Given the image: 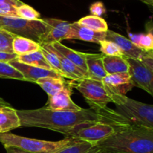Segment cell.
I'll return each instance as SVG.
<instances>
[{
	"instance_id": "obj_1",
	"label": "cell",
	"mask_w": 153,
	"mask_h": 153,
	"mask_svg": "<svg viewBox=\"0 0 153 153\" xmlns=\"http://www.w3.org/2000/svg\"><path fill=\"white\" fill-rule=\"evenodd\" d=\"M21 127H37L60 132L65 135L76 127L85 123H106L114 126L130 123L114 109L103 111L93 108L79 111H52L43 107L34 110H16Z\"/></svg>"
},
{
	"instance_id": "obj_2",
	"label": "cell",
	"mask_w": 153,
	"mask_h": 153,
	"mask_svg": "<svg viewBox=\"0 0 153 153\" xmlns=\"http://www.w3.org/2000/svg\"><path fill=\"white\" fill-rule=\"evenodd\" d=\"M95 146L105 153H153V129L127 123Z\"/></svg>"
},
{
	"instance_id": "obj_3",
	"label": "cell",
	"mask_w": 153,
	"mask_h": 153,
	"mask_svg": "<svg viewBox=\"0 0 153 153\" xmlns=\"http://www.w3.org/2000/svg\"><path fill=\"white\" fill-rule=\"evenodd\" d=\"M79 140L73 137H66L58 141H49L22 137L10 131L0 133V143L4 147L15 146L31 153H54Z\"/></svg>"
},
{
	"instance_id": "obj_4",
	"label": "cell",
	"mask_w": 153,
	"mask_h": 153,
	"mask_svg": "<svg viewBox=\"0 0 153 153\" xmlns=\"http://www.w3.org/2000/svg\"><path fill=\"white\" fill-rule=\"evenodd\" d=\"M114 111L128 123L153 129V105L128 98L126 95L115 96Z\"/></svg>"
},
{
	"instance_id": "obj_5",
	"label": "cell",
	"mask_w": 153,
	"mask_h": 153,
	"mask_svg": "<svg viewBox=\"0 0 153 153\" xmlns=\"http://www.w3.org/2000/svg\"><path fill=\"white\" fill-rule=\"evenodd\" d=\"M69 85L82 94L91 108L99 111L108 108V104L113 103V98L116 95L101 81L85 79L72 81Z\"/></svg>"
},
{
	"instance_id": "obj_6",
	"label": "cell",
	"mask_w": 153,
	"mask_h": 153,
	"mask_svg": "<svg viewBox=\"0 0 153 153\" xmlns=\"http://www.w3.org/2000/svg\"><path fill=\"white\" fill-rule=\"evenodd\" d=\"M0 28L15 36L31 39L39 44L49 29L48 25L42 19L29 21L19 17L1 16H0Z\"/></svg>"
},
{
	"instance_id": "obj_7",
	"label": "cell",
	"mask_w": 153,
	"mask_h": 153,
	"mask_svg": "<svg viewBox=\"0 0 153 153\" xmlns=\"http://www.w3.org/2000/svg\"><path fill=\"white\" fill-rule=\"evenodd\" d=\"M117 126H114L106 123L82 124L67 132L65 135L67 137H73L95 145L98 142L105 140L114 134Z\"/></svg>"
},
{
	"instance_id": "obj_8",
	"label": "cell",
	"mask_w": 153,
	"mask_h": 153,
	"mask_svg": "<svg viewBox=\"0 0 153 153\" xmlns=\"http://www.w3.org/2000/svg\"><path fill=\"white\" fill-rule=\"evenodd\" d=\"M124 57L129 65L128 73L134 86L141 88L153 97L152 72L139 60Z\"/></svg>"
},
{
	"instance_id": "obj_9",
	"label": "cell",
	"mask_w": 153,
	"mask_h": 153,
	"mask_svg": "<svg viewBox=\"0 0 153 153\" xmlns=\"http://www.w3.org/2000/svg\"><path fill=\"white\" fill-rule=\"evenodd\" d=\"M42 20L48 25L49 29L40 41V46L52 44L56 42H61L63 40H67L70 30V22L54 18H44L42 19Z\"/></svg>"
},
{
	"instance_id": "obj_10",
	"label": "cell",
	"mask_w": 153,
	"mask_h": 153,
	"mask_svg": "<svg viewBox=\"0 0 153 153\" xmlns=\"http://www.w3.org/2000/svg\"><path fill=\"white\" fill-rule=\"evenodd\" d=\"M71 89L65 85L58 94L49 97L47 105L45 107L52 111H79L82 108L76 105L71 99Z\"/></svg>"
},
{
	"instance_id": "obj_11",
	"label": "cell",
	"mask_w": 153,
	"mask_h": 153,
	"mask_svg": "<svg viewBox=\"0 0 153 153\" xmlns=\"http://www.w3.org/2000/svg\"><path fill=\"white\" fill-rule=\"evenodd\" d=\"M10 65L19 70L25 79V82L37 83V80L45 77H54V78H64L61 74L57 73L53 70H46V69L39 68L34 66L28 65L19 62L16 58L12 60L9 62Z\"/></svg>"
},
{
	"instance_id": "obj_12",
	"label": "cell",
	"mask_w": 153,
	"mask_h": 153,
	"mask_svg": "<svg viewBox=\"0 0 153 153\" xmlns=\"http://www.w3.org/2000/svg\"><path fill=\"white\" fill-rule=\"evenodd\" d=\"M105 40L116 43L121 49L124 56L128 58L140 61L142 57L146 53L145 51L135 46L129 39L109 29L106 32Z\"/></svg>"
},
{
	"instance_id": "obj_13",
	"label": "cell",
	"mask_w": 153,
	"mask_h": 153,
	"mask_svg": "<svg viewBox=\"0 0 153 153\" xmlns=\"http://www.w3.org/2000/svg\"><path fill=\"white\" fill-rule=\"evenodd\" d=\"M102 82L111 91L119 95H126L134 87L128 73L107 75Z\"/></svg>"
},
{
	"instance_id": "obj_14",
	"label": "cell",
	"mask_w": 153,
	"mask_h": 153,
	"mask_svg": "<svg viewBox=\"0 0 153 153\" xmlns=\"http://www.w3.org/2000/svg\"><path fill=\"white\" fill-rule=\"evenodd\" d=\"M106 38V32H97L88 28L82 26L74 22L70 25V30L67 35V40H80L85 42L100 44V42L105 40Z\"/></svg>"
},
{
	"instance_id": "obj_15",
	"label": "cell",
	"mask_w": 153,
	"mask_h": 153,
	"mask_svg": "<svg viewBox=\"0 0 153 153\" xmlns=\"http://www.w3.org/2000/svg\"><path fill=\"white\" fill-rule=\"evenodd\" d=\"M103 56L104 55L102 53H85L88 79L102 82V79L107 76L108 74L105 70L103 65Z\"/></svg>"
},
{
	"instance_id": "obj_16",
	"label": "cell",
	"mask_w": 153,
	"mask_h": 153,
	"mask_svg": "<svg viewBox=\"0 0 153 153\" xmlns=\"http://www.w3.org/2000/svg\"><path fill=\"white\" fill-rule=\"evenodd\" d=\"M21 127L20 120L16 109L10 105L0 108V128L1 133L9 132L11 130Z\"/></svg>"
},
{
	"instance_id": "obj_17",
	"label": "cell",
	"mask_w": 153,
	"mask_h": 153,
	"mask_svg": "<svg viewBox=\"0 0 153 153\" xmlns=\"http://www.w3.org/2000/svg\"><path fill=\"white\" fill-rule=\"evenodd\" d=\"M55 51L57 55H58V58H59L60 63H61V70H62L63 76H64V78L70 79L72 81H77L88 79V75L87 72L84 71L80 67H79L76 64H73V62L67 59L65 57L63 56L57 50L55 49Z\"/></svg>"
},
{
	"instance_id": "obj_18",
	"label": "cell",
	"mask_w": 153,
	"mask_h": 153,
	"mask_svg": "<svg viewBox=\"0 0 153 153\" xmlns=\"http://www.w3.org/2000/svg\"><path fill=\"white\" fill-rule=\"evenodd\" d=\"M52 47L58 51V52L61 54L64 57H65L67 59L73 62L79 67L84 70V71H88V67L86 64V57L85 53L72 49L67 46H64L61 42H56L51 44Z\"/></svg>"
},
{
	"instance_id": "obj_19",
	"label": "cell",
	"mask_w": 153,
	"mask_h": 153,
	"mask_svg": "<svg viewBox=\"0 0 153 153\" xmlns=\"http://www.w3.org/2000/svg\"><path fill=\"white\" fill-rule=\"evenodd\" d=\"M102 61L105 70L108 75L128 73L129 65L124 56H105L104 55Z\"/></svg>"
},
{
	"instance_id": "obj_20",
	"label": "cell",
	"mask_w": 153,
	"mask_h": 153,
	"mask_svg": "<svg viewBox=\"0 0 153 153\" xmlns=\"http://www.w3.org/2000/svg\"><path fill=\"white\" fill-rule=\"evenodd\" d=\"M12 48L13 53L19 56L39 51L40 49V45L31 39L16 36L13 40Z\"/></svg>"
},
{
	"instance_id": "obj_21",
	"label": "cell",
	"mask_w": 153,
	"mask_h": 153,
	"mask_svg": "<svg viewBox=\"0 0 153 153\" xmlns=\"http://www.w3.org/2000/svg\"><path fill=\"white\" fill-rule=\"evenodd\" d=\"M49 97L58 94L65 86L64 78L45 77L37 80V83Z\"/></svg>"
},
{
	"instance_id": "obj_22",
	"label": "cell",
	"mask_w": 153,
	"mask_h": 153,
	"mask_svg": "<svg viewBox=\"0 0 153 153\" xmlns=\"http://www.w3.org/2000/svg\"><path fill=\"white\" fill-rule=\"evenodd\" d=\"M16 60L19 61V62L28 64V65L34 66V67L46 69V70H52V67L45 59L40 49L37 52H31V53L27 54V55L17 56Z\"/></svg>"
},
{
	"instance_id": "obj_23",
	"label": "cell",
	"mask_w": 153,
	"mask_h": 153,
	"mask_svg": "<svg viewBox=\"0 0 153 153\" xmlns=\"http://www.w3.org/2000/svg\"><path fill=\"white\" fill-rule=\"evenodd\" d=\"M78 23L82 26L97 32H107L108 30L106 21L103 18L94 15H89L81 18L78 21Z\"/></svg>"
},
{
	"instance_id": "obj_24",
	"label": "cell",
	"mask_w": 153,
	"mask_h": 153,
	"mask_svg": "<svg viewBox=\"0 0 153 153\" xmlns=\"http://www.w3.org/2000/svg\"><path fill=\"white\" fill-rule=\"evenodd\" d=\"M129 40L135 46L146 52H153V33L152 31L146 34H130Z\"/></svg>"
},
{
	"instance_id": "obj_25",
	"label": "cell",
	"mask_w": 153,
	"mask_h": 153,
	"mask_svg": "<svg viewBox=\"0 0 153 153\" xmlns=\"http://www.w3.org/2000/svg\"><path fill=\"white\" fill-rule=\"evenodd\" d=\"M40 51L43 53V56H44L45 59L48 62V64L50 65L52 69L64 77L62 73V70H61V63H60L59 58H58V55L55 52V49L52 47L51 44L43 45V46H40Z\"/></svg>"
},
{
	"instance_id": "obj_26",
	"label": "cell",
	"mask_w": 153,
	"mask_h": 153,
	"mask_svg": "<svg viewBox=\"0 0 153 153\" xmlns=\"http://www.w3.org/2000/svg\"><path fill=\"white\" fill-rule=\"evenodd\" d=\"M0 78L25 81L23 75L9 63L0 62Z\"/></svg>"
},
{
	"instance_id": "obj_27",
	"label": "cell",
	"mask_w": 153,
	"mask_h": 153,
	"mask_svg": "<svg viewBox=\"0 0 153 153\" xmlns=\"http://www.w3.org/2000/svg\"><path fill=\"white\" fill-rule=\"evenodd\" d=\"M94 146V143L79 140L73 144L62 148L54 153H87Z\"/></svg>"
},
{
	"instance_id": "obj_28",
	"label": "cell",
	"mask_w": 153,
	"mask_h": 153,
	"mask_svg": "<svg viewBox=\"0 0 153 153\" xmlns=\"http://www.w3.org/2000/svg\"><path fill=\"white\" fill-rule=\"evenodd\" d=\"M17 14L19 18L25 20L34 21L40 19V13L32 7L25 3L17 7Z\"/></svg>"
},
{
	"instance_id": "obj_29",
	"label": "cell",
	"mask_w": 153,
	"mask_h": 153,
	"mask_svg": "<svg viewBox=\"0 0 153 153\" xmlns=\"http://www.w3.org/2000/svg\"><path fill=\"white\" fill-rule=\"evenodd\" d=\"M100 52L105 56H123V53L116 43L105 40L100 42Z\"/></svg>"
},
{
	"instance_id": "obj_30",
	"label": "cell",
	"mask_w": 153,
	"mask_h": 153,
	"mask_svg": "<svg viewBox=\"0 0 153 153\" xmlns=\"http://www.w3.org/2000/svg\"><path fill=\"white\" fill-rule=\"evenodd\" d=\"M15 37L16 36L14 34L0 28V51L7 53H13L12 43Z\"/></svg>"
},
{
	"instance_id": "obj_31",
	"label": "cell",
	"mask_w": 153,
	"mask_h": 153,
	"mask_svg": "<svg viewBox=\"0 0 153 153\" xmlns=\"http://www.w3.org/2000/svg\"><path fill=\"white\" fill-rule=\"evenodd\" d=\"M0 16L8 17H19L17 14V6L10 3L0 4Z\"/></svg>"
},
{
	"instance_id": "obj_32",
	"label": "cell",
	"mask_w": 153,
	"mask_h": 153,
	"mask_svg": "<svg viewBox=\"0 0 153 153\" xmlns=\"http://www.w3.org/2000/svg\"><path fill=\"white\" fill-rule=\"evenodd\" d=\"M90 11H91V15L101 17V16H102L106 12V9L102 2L97 1L91 4L90 7Z\"/></svg>"
},
{
	"instance_id": "obj_33",
	"label": "cell",
	"mask_w": 153,
	"mask_h": 153,
	"mask_svg": "<svg viewBox=\"0 0 153 153\" xmlns=\"http://www.w3.org/2000/svg\"><path fill=\"white\" fill-rule=\"evenodd\" d=\"M140 61L153 73V56L149 55L148 52H146L142 57V58L140 59Z\"/></svg>"
},
{
	"instance_id": "obj_34",
	"label": "cell",
	"mask_w": 153,
	"mask_h": 153,
	"mask_svg": "<svg viewBox=\"0 0 153 153\" xmlns=\"http://www.w3.org/2000/svg\"><path fill=\"white\" fill-rule=\"evenodd\" d=\"M17 58V55L14 53H7V52L0 51V62L9 63L12 60Z\"/></svg>"
},
{
	"instance_id": "obj_35",
	"label": "cell",
	"mask_w": 153,
	"mask_h": 153,
	"mask_svg": "<svg viewBox=\"0 0 153 153\" xmlns=\"http://www.w3.org/2000/svg\"><path fill=\"white\" fill-rule=\"evenodd\" d=\"M4 149H6L7 153H31L18 147H15V146H7V147H4Z\"/></svg>"
},
{
	"instance_id": "obj_36",
	"label": "cell",
	"mask_w": 153,
	"mask_h": 153,
	"mask_svg": "<svg viewBox=\"0 0 153 153\" xmlns=\"http://www.w3.org/2000/svg\"><path fill=\"white\" fill-rule=\"evenodd\" d=\"M4 3H10V4L16 5L17 7L23 4V2L20 0H0V4H4Z\"/></svg>"
},
{
	"instance_id": "obj_37",
	"label": "cell",
	"mask_w": 153,
	"mask_h": 153,
	"mask_svg": "<svg viewBox=\"0 0 153 153\" xmlns=\"http://www.w3.org/2000/svg\"><path fill=\"white\" fill-rule=\"evenodd\" d=\"M87 153H105V152H104L103 151L100 150L99 148H97V146H95V145H94V147H93L91 150L88 151Z\"/></svg>"
},
{
	"instance_id": "obj_38",
	"label": "cell",
	"mask_w": 153,
	"mask_h": 153,
	"mask_svg": "<svg viewBox=\"0 0 153 153\" xmlns=\"http://www.w3.org/2000/svg\"><path fill=\"white\" fill-rule=\"evenodd\" d=\"M142 1L148 6V7L150 9L151 11L153 13V2H150V1Z\"/></svg>"
},
{
	"instance_id": "obj_39",
	"label": "cell",
	"mask_w": 153,
	"mask_h": 153,
	"mask_svg": "<svg viewBox=\"0 0 153 153\" xmlns=\"http://www.w3.org/2000/svg\"><path fill=\"white\" fill-rule=\"evenodd\" d=\"M0 104H2V105H9L8 103L7 102L4 101L3 99H1V97H0Z\"/></svg>"
},
{
	"instance_id": "obj_40",
	"label": "cell",
	"mask_w": 153,
	"mask_h": 153,
	"mask_svg": "<svg viewBox=\"0 0 153 153\" xmlns=\"http://www.w3.org/2000/svg\"><path fill=\"white\" fill-rule=\"evenodd\" d=\"M4 105H10V104L9 105H2V104H0V108H1L2 107V106H4Z\"/></svg>"
},
{
	"instance_id": "obj_41",
	"label": "cell",
	"mask_w": 153,
	"mask_h": 153,
	"mask_svg": "<svg viewBox=\"0 0 153 153\" xmlns=\"http://www.w3.org/2000/svg\"><path fill=\"white\" fill-rule=\"evenodd\" d=\"M142 1H150V2H153V0H142Z\"/></svg>"
},
{
	"instance_id": "obj_42",
	"label": "cell",
	"mask_w": 153,
	"mask_h": 153,
	"mask_svg": "<svg viewBox=\"0 0 153 153\" xmlns=\"http://www.w3.org/2000/svg\"><path fill=\"white\" fill-rule=\"evenodd\" d=\"M148 53H149L150 55H152V56H153V52H148Z\"/></svg>"
},
{
	"instance_id": "obj_43",
	"label": "cell",
	"mask_w": 153,
	"mask_h": 153,
	"mask_svg": "<svg viewBox=\"0 0 153 153\" xmlns=\"http://www.w3.org/2000/svg\"><path fill=\"white\" fill-rule=\"evenodd\" d=\"M0 133H1V128H0Z\"/></svg>"
},
{
	"instance_id": "obj_44",
	"label": "cell",
	"mask_w": 153,
	"mask_h": 153,
	"mask_svg": "<svg viewBox=\"0 0 153 153\" xmlns=\"http://www.w3.org/2000/svg\"><path fill=\"white\" fill-rule=\"evenodd\" d=\"M141 1H142V0H141Z\"/></svg>"
}]
</instances>
